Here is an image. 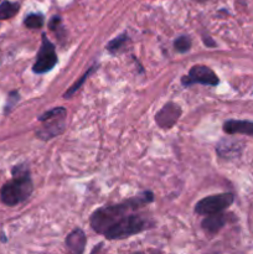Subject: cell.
I'll return each mask as SVG.
<instances>
[{
  "mask_svg": "<svg viewBox=\"0 0 253 254\" xmlns=\"http://www.w3.org/2000/svg\"><path fill=\"white\" fill-rule=\"evenodd\" d=\"M126 40H128V35L126 34L121 35V36H118L117 39L112 40V41L108 44V46H107V49H108V51L111 52V54H116V52H118L119 50L124 46Z\"/></svg>",
  "mask_w": 253,
  "mask_h": 254,
  "instance_id": "2e32d148",
  "label": "cell"
},
{
  "mask_svg": "<svg viewBox=\"0 0 253 254\" xmlns=\"http://www.w3.org/2000/svg\"><path fill=\"white\" fill-rule=\"evenodd\" d=\"M237 148L238 145H236L235 141L222 140L217 145V153L223 158H231V156H235L236 154H240V149Z\"/></svg>",
  "mask_w": 253,
  "mask_h": 254,
  "instance_id": "7c38bea8",
  "label": "cell"
},
{
  "mask_svg": "<svg viewBox=\"0 0 253 254\" xmlns=\"http://www.w3.org/2000/svg\"><path fill=\"white\" fill-rule=\"evenodd\" d=\"M49 26H50V29L54 30V31H56V30L59 29L60 26H61V17L57 16V15H56V16L52 17V19L50 20Z\"/></svg>",
  "mask_w": 253,
  "mask_h": 254,
  "instance_id": "d6986e66",
  "label": "cell"
},
{
  "mask_svg": "<svg viewBox=\"0 0 253 254\" xmlns=\"http://www.w3.org/2000/svg\"><path fill=\"white\" fill-rule=\"evenodd\" d=\"M233 201H235V196H233V193L230 192L208 196V197L202 198V200L196 203L195 212L197 215L203 216L223 212L232 205Z\"/></svg>",
  "mask_w": 253,
  "mask_h": 254,
  "instance_id": "277c9868",
  "label": "cell"
},
{
  "mask_svg": "<svg viewBox=\"0 0 253 254\" xmlns=\"http://www.w3.org/2000/svg\"><path fill=\"white\" fill-rule=\"evenodd\" d=\"M62 114H66V109L63 107H57V108H52L51 111H47L42 114L41 117L39 118L40 122H45L50 118H54V117L57 116H62Z\"/></svg>",
  "mask_w": 253,
  "mask_h": 254,
  "instance_id": "ac0fdd59",
  "label": "cell"
},
{
  "mask_svg": "<svg viewBox=\"0 0 253 254\" xmlns=\"http://www.w3.org/2000/svg\"><path fill=\"white\" fill-rule=\"evenodd\" d=\"M150 222L145 217L136 213H128L119 218L103 233L107 240H123L130 236L140 233L149 227Z\"/></svg>",
  "mask_w": 253,
  "mask_h": 254,
  "instance_id": "3957f363",
  "label": "cell"
},
{
  "mask_svg": "<svg viewBox=\"0 0 253 254\" xmlns=\"http://www.w3.org/2000/svg\"><path fill=\"white\" fill-rule=\"evenodd\" d=\"M223 131L230 135L233 134H245L253 138V122L250 121H235L231 119L223 123Z\"/></svg>",
  "mask_w": 253,
  "mask_h": 254,
  "instance_id": "9c48e42d",
  "label": "cell"
},
{
  "mask_svg": "<svg viewBox=\"0 0 253 254\" xmlns=\"http://www.w3.org/2000/svg\"><path fill=\"white\" fill-rule=\"evenodd\" d=\"M220 79L216 76L215 72L207 66L196 64L189 71L188 76L181 78V83L184 87H190L195 83L205 84V86H217Z\"/></svg>",
  "mask_w": 253,
  "mask_h": 254,
  "instance_id": "8992f818",
  "label": "cell"
},
{
  "mask_svg": "<svg viewBox=\"0 0 253 254\" xmlns=\"http://www.w3.org/2000/svg\"><path fill=\"white\" fill-rule=\"evenodd\" d=\"M44 22L45 19L42 16V14H30L24 20L25 26L29 27V29H40L44 25Z\"/></svg>",
  "mask_w": 253,
  "mask_h": 254,
  "instance_id": "5bb4252c",
  "label": "cell"
},
{
  "mask_svg": "<svg viewBox=\"0 0 253 254\" xmlns=\"http://www.w3.org/2000/svg\"><path fill=\"white\" fill-rule=\"evenodd\" d=\"M34 185L29 173L14 175V179L7 181L0 190L1 201L7 206H15L24 202L31 195Z\"/></svg>",
  "mask_w": 253,
  "mask_h": 254,
  "instance_id": "7a4b0ae2",
  "label": "cell"
},
{
  "mask_svg": "<svg viewBox=\"0 0 253 254\" xmlns=\"http://www.w3.org/2000/svg\"><path fill=\"white\" fill-rule=\"evenodd\" d=\"M64 116L66 114L54 117V118H50L47 121H45L44 123L46 126H44L42 129L36 131V135L40 139H42V140H49V139L61 134L64 129Z\"/></svg>",
  "mask_w": 253,
  "mask_h": 254,
  "instance_id": "ba28073f",
  "label": "cell"
},
{
  "mask_svg": "<svg viewBox=\"0 0 253 254\" xmlns=\"http://www.w3.org/2000/svg\"><path fill=\"white\" fill-rule=\"evenodd\" d=\"M57 64V56L56 50H55L54 44L47 39L46 35H42V44L37 54L36 62L34 64L32 71L35 73H46V72L51 71Z\"/></svg>",
  "mask_w": 253,
  "mask_h": 254,
  "instance_id": "5b68a950",
  "label": "cell"
},
{
  "mask_svg": "<svg viewBox=\"0 0 253 254\" xmlns=\"http://www.w3.org/2000/svg\"><path fill=\"white\" fill-rule=\"evenodd\" d=\"M198 1H202V0H198Z\"/></svg>",
  "mask_w": 253,
  "mask_h": 254,
  "instance_id": "ffe728a7",
  "label": "cell"
},
{
  "mask_svg": "<svg viewBox=\"0 0 253 254\" xmlns=\"http://www.w3.org/2000/svg\"><path fill=\"white\" fill-rule=\"evenodd\" d=\"M181 116V108L175 103H168L156 113L155 121L161 128H173Z\"/></svg>",
  "mask_w": 253,
  "mask_h": 254,
  "instance_id": "52a82bcc",
  "label": "cell"
},
{
  "mask_svg": "<svg viewBox=\"0 0 253 254\" xmlns=\"http://www.w3.org/2000/svg\"><path fill=\"white\" fill-rule=\"evenodd\" d=\"M153 192L145 191V192L140 193L136 197L129 198V200L118 203V205L104 206V207L98 208L91 216V227L93 228V231L103 235L106 230H108L119 218L133 212V211L138 210L141 206H145L149 202H153Z\"/></svg>",
  "mask_w": 253,
  "mask_h": 254,
  "instance_id": "6da1fadb",
  "label": "cell"
},
{
  "mask_svg": "<svg viewBox=\"0 0 253 254\" xmlns=\"http://www.w3.org/2000/svg\"><path fill=\"white\" fill-rule=\"evenodd\" d=\"M66 246L71 252L73 253H82L86 246V236H84L82 230H74L67 236Z\"/></svg>",
  "mask_w": 253,
  "mask_h": 254,
  "instance_id": "8fae6325",
  "label": "cell"
},
{
  "mask_svg": "<svg viewBox=\"0 0 253 254\" xmlns=\"http://www.w3.org/2000/svg\"><path fill=\"white\" fill-rule=\"evenodd\" d=\"M19 9L20 5L17 4V2L4 1L0 5V20L10 19V17H12L14 15H16Z\"/></svg>",
  "mask_w": 253,
  "mask_h": 254,
  "instance_id": "4fadbf2b",
  "label": "cell"
},
{
  "mask_svg": "<svg viewBox=\"0 0 253 254\" xmlns=\"http://www.w3.org/2000/svg\"><path fill=\"white\" fill-rule=\"evenodd\" d=\"M227 218L228 216L222 212L207 215V217L202 221V230L208 235H216L227 223Z\"/></svg>",
  "mask_w": 253,
  "mask_h": 254,
  "instance_id": "30bf717a",
  "label": "cell"
},
{
  "mask_svg": "<svg viewBox=\"0 0 253 254\" xmlns=\"http://www.w3.org/2000/svg\"><path fill=\"white\" fill-rule=\"evenodd\" d=\"M174 47L178 52L180 54H184V52H188L189 50L191 49V39L186 35H183V36L178 37V39L174 41Z\"/></svg>",
  "mask_w": 253,
  "mask_h": 254,
  "instance_id": "9a60e30c",
  "label": "cell"
},
{
  "mask_svg": "<svg viewBox=\"0 0 253 254\" xmlns=\"http://www.w3.org/2000/svg\"><path fill=\"white\" fill-rule=\"evenodd\" d=\"M97 68V67L96 66H94V67H92V68H89L88 69V71H87L86 72V73H84L83 74V77H82V78L81 79H79V81L78 82H76V83H74L73 84V86H72L71 87V88H69L68 89V91H67L66 92V93H64L63 94V97H64V98H69V97H72V94H73L74 93V92H76L77 91V89H79V87H81L82 86V83H83V82L84 81H86V79L87 78H88V76H89V74H91L92 73V72H93L94 71V69H96Z\"/></svg>",
  "mask_w": 253,
  "mask_h": 254,
  "instance_id": "e0dca14e",
  "label": "cell"
}]
</instances>
